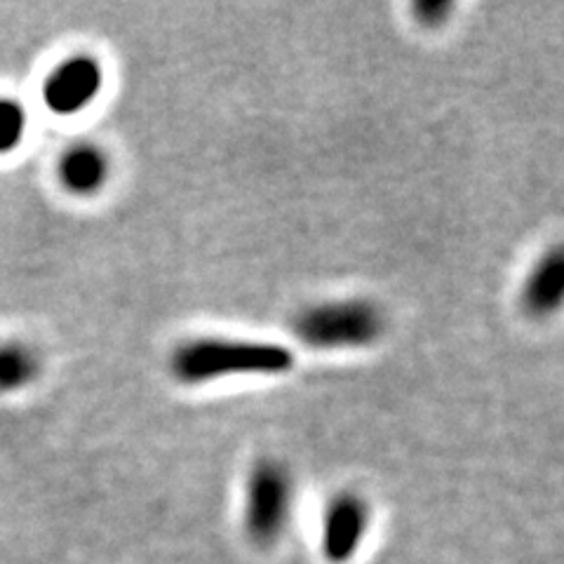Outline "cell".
I'll return each mask as SVG.
<instances>
[{
	"label": "cell",
	"mask_w": 564,
	"mask_h": 564,
	"mask_svg": "<svg viewBox=\"0 0 564 564\" xmlns=\"http://www.w3.org/2000/svg\"><path fill=\"white\" fill-rule=\"evenodd\" d=\"M172 375L186 386L215 383L236 377H280L294 367V352L273 341L196 339L174 350Z\"/></svg>",
	"instance_id": "1"
},
{
	"label": "cell",
	"mask_w": 564,
	"mask_h": 564,
	"mask_svg": "<svg viewBox=\"0 0 564 564\" xmlns=\"http://www.w3.org/2000/svg\"><path fill=\"white\" fill-rule=\"evenodd\" d=\"M386 317L369 299H341L308 306L296 315L294 334L311 348H365L381 339Z\"/></svg>",
	"instance_id": "2"
},
{
	"label": "cell",
	"mask_w": 564,
	"mask_h": 564,
	"mask_svg": "<svg viewBox=\"0 0 564 564\" xmlns=\"http://www.w3.org/2000/svg\"><path fill=\"white\" fill-rule=\"evenodd\" d=\"M294 508V482L278 462L254 466L245 494V529L257 543H273L285 532Z\"/></svg>",
	"instance_id": "3"
},
{
	"label": "cell",
	"mask_w": 564,
	"mask_h": 564,
	"mask_svg": "<svg viewBox=\"0 0 564 564\" xmlns=\"http://www.w3.org/2000/svg\"><path fill=\"white\" fill-rule=\"evenodd\" d=\"M104 87V68L90 55H74L62 62L43 87L45 106L57 116H78L97 101Z\"/></svg>",
	"instance_id": "4"
},
{
	"label": "cell",
	"mask_w": 564,
	"mask_h": 564,
	"mask_svg": "<svg viewBox=\"0 0 564 564\" xmlns=\"http://www.w3.org/2000/svg\"><path fill=\"white\" fill-rule=\"evenodd\" d=\"M369 529V508L356 494H341L327 506L323 520V553L329 562H348L360 551Z\"/></svg>",
	"instance_id": "5"
},
{
	"label": "cell",
	"mask_w": 564,
	"mask_h": 564,
	"mask_svg": "<svg viewBox=\"0 0 564 564\" xmlns=\"http://www.w3.org/2000/svg\"><path fill=\"white\" fill-rule=\"evenodd\" d=\"M111 176V161L95 144L70 147L59 161V180L74 196H95Z\"/></svg>",
	"instance_id": "6"
},
{
	"label": "cell",
	"mask_w": 564,
	"mask_h": 564,
	"mask_svg": "<svg viewBox=\"0 0 564 564\" xmlns=\"http://www.w3.org/2000/svg\"><path fill=\"white\" fill-rule=\"evenodd\" d=\"M564 296V257L560 250H553L527 275L520 302L524 311L534 317H545L560 308Z\"/></svg>",
	"instance_id": "7"
},
{
	"label": "cell",
	"mask_w": 564,
	"mask_h": 564,
	"mask_svg": "<svg viewBox=\"0 0 564 564\" xmlns=\"http://www.w3.org/2000/svg\"><path fill=\"white\" fill-rule=\"evenodd\" d=\"M39 377V358L24 344L0 346V393H12L26 388Z\"/></svg>",
	"instance_id": "8"
},
{
	"label": "cell",
	"mask_w": 564,
	"mask_h": 564,
	"mask_svg": "<svg viewBox=\"0 0 564 564\" xmlns=\"http://www.w3.org/2000/svg\"><path fill=\"white\" fill-rule=\"evenodd\" d=\"M26 111L20 101L0 97V153H10L24 141Z\"/></svg>",
	"instance_id": "9"
},
{
	"label": "cell",
	"mask_w": 564,
	"mask_h": 564,
	"mask_svg": "<svg viewBox=\"0 0 564 564\" xmlns=\"http://www.w3.org/2000/svg\"><path fill=\"white\" fill-rule=\"evenodd\" d=\"M414 12L419 17V22L426 26H440L447 22V17L454 12V6L445 3V0H435V3H419Z\"/></svg>",
	"instance_id": "10"
}]
</instances>
